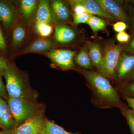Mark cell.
<instances>
[{"mask_svg": "<svg viewBox=\"0 0 134 134\" xmlns=\"http://www.w3.org/2000/svg\"><path fill=\"white\" fill-rule=\"evenodd\" d=\"M89 49V54L92 65L100 72L103 66V58L100 46L95 43L88 42L87 43Z\"/></svg>", "mask_w": 134, "mask_h": 134, "instance_id": "18", "label": "cell"}, {"mask_svg": "<svg viewBox=\"0 0 134 134\" xmlns=\"http://www.w3.org/2000/svg\"><path fill=\"white\" fill-rule=\"evenodd\" d=\"M0 123L3 129L13 131L18 126L7 101L0 97Z\"/></svg>", "mask_w": 134, "mask_h": 134, "instance_id": "15", "label": "cell"}, {"mask_svg": "<svg viewBox=\"0 0 134 134\" xmlns=\"http://www.w3.org/2000/svg\"><path fill=\"white\" fill-rule=\"evenodd\" d=\"M89 49L88 45L76 53L74 59L75 63L80 66L86 69H92V64L89 54Z\"/></svg>", "mask_w": 134, "mask_h": 134, "instance_id": "19", "label": "cell"}, {"mask_svg": "<svg viewBox=\"0 0 134 134\" xmlns=\"http://www.w3.org/2000/svg\"><path fill=\"white\" fill-rule=\"evenodd\" d=\"M134 69V55L121 53L116 65L114 76L121 79L126 76Z\"/></svg>", "mask_w": 134, "mask_h": 134, "instance_id": "14", "label": "cell"}, {"mask_svg": "<svg viewBox=\"0 0 134 134\" xmlns=\"http://www.w3.org/2000/svg\"><path fill=\"white\" fill-rule=\"evenodd\" d=\"M48 24L54 26L50 7V1L40 0L34 16L33 24ZM33 25V24H32Z\"/></svg>", "mask_w": 134, "mask_h": 134, "instance_id": "16", "label": "cell"}, {"mask_svg": "<svg viewBox=\"0 0 134 134\" xmlns=\"http://www.w3.org/2000/svg\"><path fill=\"white\" fill-rule=\"evenodd\" d=\"M58 44L53 40L52 38L33 39L26 47L17 54L16 56L29 53H37L44 55L53 49L57 48Z\"/></svg>", "mask_w": 134, "mask_h": 134, "instance_id": "10", "label": "cell"}, {"mask_svg": "<svg viewBox=\"0 0 134 134\" xmlns=\"http://www.w3.org/2000/svg\"><path fill=\"white\" fill-rule=\"evenodd\" d=\"M123 48L124 45L122 44H116L113 42H110L106 44L103 66L99 74L110 78L114 76L115 68Z\"/></svg>", "mask_w": 134, "mask_h": 134, "instance_id": "5", "label": "cell"}, {"mask_svg": "<svg viewBox=\"0 0 134 134\" xmlns=\"http://www.w3.org/2000/svg\"><path fill=\"white\" fill-rule=\"evenodd\" d=\"M130 112L134 116V111L132 110H129Z\"/></svg>", "mask_w": 134, "mask_h": 134, "instance_id": "35", "label": "cell"}, {"mask_svg": "<svg viewBox=\"0 0 134 134\" xmlns=\"http://www.w3.org/2000/svg\"><path fill=\"white\" fill-rule=\"evenodd\" d=\"M83 73L100 99L108 103H120L117 92L105 77L93 71L83 70Z\"/></svg>", "mask_w": 134, "mask_h": 134, "instance_id": "3", "label": "cell"}, {"mask_svg": "<svg viewBox=\"0 0 134 134\" xmlns=\"http://www.w3.org/2000/svg\"><path fill=\"white\" fill-rule=\"evenodd\" d=\"M2 74L6 81L9 97L37 102L38 94L31 87L29 76L19 69L14 63L9 62L7 69Z\"/></svg>", "mask_w": 134, "mask_h": 134, "instance_id": "1", "label": "cell"}, {"mask_svg": "<svg viewBox=\"0 0 134 134\" xmlns=\"http://www.w3.org/2000/svg\"><path fill=\"white\" fill-rule=\"evenodd\" d=\"M2 76V75L0 72V97L7 100L9 96L6 86L3 81Z\"/></svg>", "mask_w": 134, "mask_h": 134, "instance_id": "26", "label": "cell"}, {"mask_svg": "<svg viewBox=\"0 0 134 134\" xmlns=\"http://www.w3.org/2000/svg\"><path fill=\"white\" fill-rule=\"evenodd\" d=\"M105 12L115 20L126 23L129 18L125 10L115 1L112 0H96Z\"/></svg>", "mask_w": 134, "mask_h": 134, "instance_id": "13", "label": "cell"}, {"mask_svg": "<svg viewBox=\"0 0 134 134\" xmlns=\"http://www.w3.org/2000/svg\"><path fill=\"white\" fill-rule=\"evenodd\" d=\"M129 79L131 80H134V69L130 74Z\"/></svg>", "mask_w": 134, "mask_h": 134, "instance_id": "34", "label": "cell"}, {"mask_svg": "<svg viewBox=\"0 0 134 134\" xmlns=\"http://www.w3.org/2000/svg\"><path fill=\"white\" fill-rule=\"evenodd\" d=\"M7 101L18 126L45 107L41 103L23 98L9 97Z\"/></svg>", "mask_w": 134, "mask_h": 134, "instance_id": "4", "label": "cell"}, {"mask_svg": "<svg viewBox=\"0 0 134 134\" xmlns=\"http://www.w3.org/2000/svg\"><path fill=\"white\" fill-rule=\"evenodd\" d=\"M133 4L134 5V1H133Z\"/></svg>", "mask_w": 134, "mask_h": 134, "instance_id": "38", "label": "cell"}, {"mask_svg": "<svg viewBox=\"0 0 134 134\" xmlns=\"http://www.w3.org/2000/svg\"><path fill=\"white\" fill-rule=\"evenodd\" d=\"M39 2L40 1L38 0L17 1V6L19 17L32 26Z\"/></svg>", "mask_w": 134, "mask_h": 134, "instance_id": "12", "label": "cell"}, {"mask_svg": "<svg viewBox=\"0 0 134 134\" xmlns=\"http://www.w3.org/2000/svg\"><path fill=\"white\" fill-rule=\"evenodd\" d=\"M76 52L69 49L55 48L46 53L44 55L50 59L54 66L62 69H74V59Z\"/></svg>", "mask_w": 134, "mask_h": 134, "instance_id": "6", "label": "cell"}, {"mask_svg": "<svg viewBox=\"0 0 134 134\" xmlns=\"http://www.w3.org/2000/svg\"><path fill=\"white\" fill-rule=\"evenodd\" d=\"M9 63L4 55H0V72L1 74L7 69Z\"/></svg>", "mask_w": 134, "mask_h": 134, "instance_id": "30", "label": "cell"}, {"mask_svg": "<svg viewBox=\"0 0 134 134\" xmlns=\"http://www.w3.org/2000/svg\"><path fill=\"white\" fill-rule=\"evenodd\" d=\"M19 18L17 2L0 0V21L7 33Z\"/></svg>", "mask_w": 134, "mask_h": 134, "instance_id": "7", "label": "cell"}, {"mask_svg": "<svg viewBox=\"0 0 134 134\" xmlns=\"http://www.w3.org/2000/svg\"><path fill=\"white\" fill-rule=\"evenodd\" d=\"M132 19H133V27H134V13L133 15V18H132Z\"/></svg>", "mask_w": 134, "mask_h": 134, "instance_id": "36", "label": "cell"}, {"mask_svg": "<svg viewBox=\"0 0 134 134\" xmlns=\"http://www.w3.org/2000/svg\"><path fill=\"white\" fill-rule=\"evenodd\" d=\"M92 15L89 13H83L79 14H72V23L75 26H76L80 24L86 23Z\"/></svg>", "mask_w": 134, "mask_h": 134, "instance_id": "23", "label": "cell"}, {"mask_svg": "<svg viewBox=\"0 0 134 134\" xmlns=\"http://www.w3.org/2000/svg\"><path fill=\"white\" fill-rule=\"evenodd\" d=\"M34 34L38 37L42 38H51L54 31V26L48 24H34L32 25Z\"/></svg>", "mask_w": 134, "mask_h": 134, "instance_id": "20", "label": "cell"}, {"mask_svg": "<svg viewBox=\"0 0 134 134\" xmlns=\"http://www.w3.org/2000/svg\"><path fill=\"white\" fill-rule=\"evenodd\" d=\"M0 134H13V131L6 129H2L0 131Z\"/></svg>", "mask_w": 134, "mask_h": 134, "instance_id": "33", "label": "cell"}, {"mask_svg": "<svg viewBox=\"0 0 134 134\" xmlns=\"http://www.w3.org/2000/svg\"></svg>", "mask_w": 134, "mask_h": 134, "instance_id": "39", "label": "cell"}, {"mask_svg": "<svg viewBox=\"0 0 134 134\" xmlns=\"http://www.w3.org/2000/svg\"><path fill=\"white\" fill-rule=\"evenodd\" d=\"M127 89L130 92L134 94V83L129 85L128 86Z\"/></svg>", "mask_w": 134, "mask_h": 134, "instance_id": "32", "label": "cell"}, {"mask_svg": "<svg viewBox=\"0 0 134 134\" xmlns=\"http://www.w3.org/2000/svg\"><path fill=\"white\" fill-rule=\"evenodd\" d=\"M40 134H79L67 132L60 126L46 119L45 124Z\"/></svg>", "mask_w": 134, "mask_h": 134, "instance_id": "21", "label": "cell"}, {"mask_svg": "<svg viewBox=\"0 0 134 134\" xmlns=\"http://www.w3.org/2000/svg\"><path fill=\"white\" fill-rule=\"evenodd\" d=\"M86 23L94 32L104 30L107 25V22L105 20L93 15L90 17Z\"/></svg>", "mask_w": 134, "mask_h": 134, "instance_id": "22", "label": "cell"}, {"mask_svg": "<svg viewBox=\"0 0 134 134\" xmlns=\"http://www.w3.org/2000/svg\"><path fill=\"white\" fill-rule=\"evenodd\" d=\"M116 39L121 43H127L129 41L130 38V35L126 32L118 33L116 36Z\"/></svg>", "mask_w": 134, "mask_h": 134, "instance_id": "28", "label": "cell"}, {"mask_svg": "<svg viewBox=\"0 0 134 134\" xmlns=\"http://www.w3.org/2000/svg\"><path fill=\"white\" fill-rule=\"evenodd\" d=\"M0 128H1V129H3L2 126L1 125V123H0Z\"/></svg>", "mask_w": 134, "mask_h": 134, "instance_id": "37", "label": "cell"}, {"mask_svg": "<svg viewBox=\"0 0 134 134\" xmlns=\"http://www.w3.org/2000/svg\"><path fill=\"white\" fill-rule=\"evenodd\" d=\"M7 52V38L2 26L0 24V52L3 54H6Z\"/></svg>", "mask_w": 134, "mask_h": 134, "instance_id": "25", "label": "cell"}, {"mask_svg": "<svg viewBox=\"0 0 134 134\" xmlns=\"http://www.w3.org/2000/svg\"><path fill=\"white\" fill-rule=\"evenodd\" d=\"M77 32L68 24H57L54 26L52 38L59 45H68L74 42L77 37Z\"/></svg>", "mask_w": 134, "mask_h": 134, "instance_id": "11", "label": "cell"}, {"mask_svg": "<svg viewBox=\"0 0 134 134\" xmlns=\"http://www.w3.org/2000/svg\"><path fill=\"white\" fill-rule=\"evenodd\" d=\"M7 34V48L12 58L29 44L34 34L32 26L20 18Z\"/></svg>", "mask_w": 134, "mask_h": 134, "instance_id": "2", "label": "cell"}, {"mask_svg": "<svg viewBox=\"0 0 134 134\" xmlns=\"http://www.w3.org/2000/svg\"><path fill=\"white\" fill-rule=\"evenodd\" d=\"M113 28L114 31L119 33L125 31L127 28V26L125 22L119 21L113 24Z\"/></svg>", "mask_w": 134, "mask_h": 134, "instance_id": "29", "label": "cell"}, {"mask_svg": "<svg viewBox=\"0 0 134 134\" xmlns=\"http://www.w3.org/2000/svg\"><path fill=\"white\" fill-rule=\"evenodd\" d=\"M126 99L130 107L134 111V98L126 97Z\"/></svg>", "mask_w": 134, "mask_h": 134, "instance_id": "31", "label": "cell"}, {"mask_svg": "<svg viewBox=\"0 0 134 134\" xmlns=\"http://www.w3.org/2000/svg\"><path fill=\"white\" fill-rule=\"evenodd\" d=\"M50 7L54 25L68 24L73 21L72 10L68 1H50Z\"/></svg>", "mask_w": 134, "mask_h": 134, "instance_id": "9", "label": "cell"}, {"mask_svg": "<svg viewBox=\"0 0 134 134\" xmlns=\"http://www.w3.org/2000/svg\"><path fill=\"white\" fill-rule=\"evenodd\" d=\"M123 50L128 52L130 54L134 55V34L132 37H130L129 42L124 45Z\"/></svg>", "mask_w": 134, "mask_h": 134, "instance_id": "27", "label": "cell"}, {"mask_svg": "<svg viewBox=\"0 0 134 134\" xmlns=\"http://www.w3.org/2000/svg\"><path fill=\"white\" fill-rule=\"evenodd\" d=\"M45 107L29 118L22 125L17 127L13 134H40L45 124Z\"/></svg>", "mask_w": 134, "mask_h": 134, "instance_id": "8", "label": "cell"}, {"mask_svg": "<svg viewBox=\"0 0 134 134\" xmlns=\"http://www.w3.org/2000/svg\"><path fill=\"white\" fill-rule=\"evenodd\" d=\"M123 115H125L132 134H134V116L130 112L129 109L125 107L121 108Z\"/></svg>", "mask_w": 134, "mask_h": 134, "instance_id": "24", "label": "cell"}, {"mask_svg": "<svg viewBox=\"0 0 134 134\" xmlns=\"http://www.w3.org/2000/svg\"><path fill=\"white\" fill-rule=\"evenodd\" d=\"M77 1L85 8L89 14L93 15H96L111 21L116 20L115 18L105 12L95 1L77 0Z\"/></svg>", "mask_w": 134, "mask_h": 134, "instance_id": "17", "label": "cell"}]
</instances>
